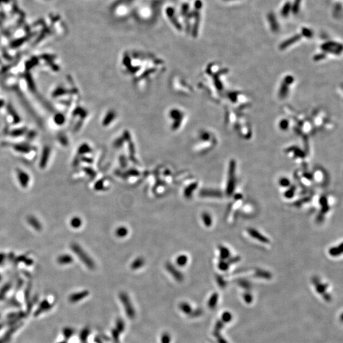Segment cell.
I'll use <instances>...</instances> for the list:
<instances>
[{"label": "cell", "mask_w": 343, "mask_h": 343, "mask_svg": "<svg viewBox=\"0 0 343 343\" xmlns=\"http://www.w3.org/2000/svg\"><path fill=\"white\" fill-rule=\"evenodd\" d=\"M166 268L170 273L173 276L174 278L176 279L178 281H181L183 280V275L182 272L179 271L176 268H175L172 263L167 262L166 264Z\"/></svg>", "instance_id": "ba28073f"}, {"label": "cell", "mask_w": 343, "mask_h": 343, "mask_svg": "<svg viewBox=\"0 0 343 343\" xmlns=\"http://www.w3.org/2000/svg\"><path fill=\"white\" fill-rule=\"evenodd\" d=\"M296 191V188L295 186H292L289 189H288L284 193V196L286 198L291 199L294 197Z\"/></svg>", "instance_id": "cb8c5ba5"}, {"label": "cell", "mask_w": 343, "mask_h": 343, "mask_svg": "<svg viewBox=\"0 0 343 343\" xmlns=\"http://www.w3.org/2000/svg\"><path fill=\"white\" fill-rule=\"evenodd\" d=\"M279 184L283 188H288L291 185V181L287 177H281L279 180Z\"/></svg>", "instance_id": "4316f807"}, {"label": "cell", "mask_w": 343, "mask_h": 343, "mask_svg": "<svg viewBox=\"0 0 343 343\" xmlns=\"http://www.w3.org/2000/svg\"><path fill=\"white\" fill-rule=\"evenodd\" d=\"M95 189L100 191L104 188V181L102 180H100L97 182L95 184Z\"/></svg>", "instance_id": "f1b7e54d"}, {"label": "cell", "mask_w": 343, "mask_h": 343, "mask_svg": "<svg viewBox=\"0 0 343 343\" xmlns=\"http://www.w3.org/2000/svg\"><path fill=\"white\" fill-rule=\"evenodd\" d=\"M322 48L323 50L326 51H336L337 52L340 50H342V45L339 43L330 41L324 43L323 45H322Z\"/></svg>", "instance_id": "9c48e42d"}, {"label": "cell", "mask_w": 343, "mask_h": 343, "mask_svg": "<svg viewBox=\"0 0 343 343\" xmlns=\"http://www.w3.org/2000/svg\"><path fill=\"white\" fill-rule=\"evenodd\" d=\"M235 170H236V162L234 160H232L230 162L229 165V170H228V179L226 186V194L227 196H231L233 195L235 189L236 184V177H235Z\"/></svg>", "instance_id": "7a4b0ae2"}, {"label": "cell", "mask_w": 343, "mask_h": 343, "mask_svg": "<svg viewBox=\"0 0 343 343\" xmlns=\"http://www.w3.org/2000/svg\"><path fill=\"white\" fill-rule=\"evenodd\" d=\"M188 261V257L187 256H186V255L184 254L179 255L176 259L177 265L181 267L186 265Z\"/></svg>", "instance_id": "7402d4cb"}, {"label": "cell", "mask_w": 343, "mask_h": 343, "mask_svg": "<svg viewBox=\"0 0 343 343\" xmlns=\"http://www.w3.org/2000/svg\"><path fill=\"white\" fill-rule=\"evenodd\" d=\"M219 252H220V257L223 261L228 259L230 257V251L227 247H224V246H219Z\"/></svg>", "instance_id": "9a60e30c"}, {"label": "cell", "mask_w": 343, "mask_h": 343, "mask_svg": "<svg viewBox=\"0 0 343 343\" xmlns=\"http://www.w3.org/2000/svg\"><path fill=\"white\" fill-rule=\"evenodd\" d=\"M71 227L74 229L80 228L82 225V220L80 217H74L71 219V222H70Z\"/></svg>", "instance_id": "603a6c76"}, {"label": "cell", "mask_w": 343, "mask_h": 343, "mask_svg": "<svg viewBox=\"0 0 343 343\" xmlns=\"http://www.w3.org/2000/svg\"><path fill=\"white\" fill-rule=\"evenodd\" d=\"M17 177H18L19 182L21 186L24 188H27L30 181L29 175H28L24 171L19 170L17 172Z\"/></svg>", "instance_id": "30bf717a"}, {"label": "cell", "mask_w": 343, "mask_h": 343, "mask_svg": "<svg viewBox=\"0 0 343 343\" xmlns=\"http://www.w3.org/2000/svg\"><path fill=\"white\" fill-rule=\"evenodd\" d=\"M199 195L201 197L206 198H221L223 196L221 191L214 189H203L200 190Z\"/></svg>", "instance_id": "3957f363"}, {"label": "cell", "mask_w": 343, "mask_h": 343, "mask_svg": "<svg viewBox=\"0 0 343 343\" xmlns=\"http://www.w3.org/2000/svg\"><path fill=\"white\" fill-rule=\"evenodd\" d=\"M342 253V243H341L339 245L336 247H332L329 250V253L332 257H337Z\"/></svg>", "instance_id": "5bb4252c"}, {"label": "cell", "mask_w": 343, "mask_h": 343, "mask_svg": "<svg viewBox=\"0 0 343 343\" xmlns=\"http://www.w3.org/2000/svg\"><path fill=\"white\" fill-rule=\"evenodd\" d=\"M302 0H294L293 3H292V10L291 13L296 15L299 13L301 9V5Z\"/></svg>", "instance_id": "ffe728a7"}, {"label": "cell", "mask_w": 343, "mask_h": 343, "mask_svg": "<svg viewBox=\"0 0 343 343\" xmlns=\"http://www.w3.org/2000/svg\"><path fill=\"white\" fill-rule=\"evenodd\" d=\"M144 263L145 261L143 257H137L133 261L132 263H131V268L132 269H138L140 268H142L144 266Z\"/></svg>", "instance_id": "e0dca14e"}, {"label": "cell", "mask_w": 343, "mask_h": 343, "mask_svg": "<svg viewBox=\"0 0 343 343\" xmlns=\"http://www.w3.org/2000/svg\"><path fill=\"white\" fill-rule=\"evenodd\" d=\"M85 294H86L85 292H80V293L73 294L72 295H71V296L69 297V301L71 302H75V301H78V299H80L82 297H83V295H85Z\"/></svg>", "instance_id": "d4e9b609"}, {"label": "cell", "mask_w": 343, "mask_h": 343, "mask_svg": "<svg viewBox=\"0 0 343 343\" xmlns=\"http://www.w3.org/2000/svg\"><path fill=\"white\" fill-rule=\"evenodd\" d=\"M301 38H302L301 34H295V35H294L293 36L291 37L290 38L286 40L285 41H284V42L281 43L280 46V48L281 50H285L287 48L289 47L290 46L294 45L295 43L299 41L301 39Z\"/></svg>", "instance_id": "52a82bcc"}, {"label": "cell", "mask_w": 343, "mask_h": 343, "mask_svg": "<svg viewBox=\"0 0 343 343\" xmlns=\"http://www.w3.org/2000/svg\"><path fill=\"white\" fill-rule=\"evenodd\" d=\"M201 218H202V221H203V223L204 224V225L207 227H209L212 224V216H211L207 212H204L201 215Z\"/></svg>", "instance_id": "d6986e66"}, {"label": "cell", "mask_w": 343, "mask_h": 343, "mask_svg": "<svg viewBox=\"0 0 343 343\" xmlns=\"http://www.w3.org/2000/svg\"><path fill=\"white\" fill-rule=\"evenodd\" d=\"M28 221L29 224L36 230L40 231L41 230V224L36 218L31 216L28 217Z\"/></svg>", "instance_id": "2e32d148"}, {"label": "cell", "mask_w": 343, "mask_h": 343, "mask_svg": "<svg viewBox=\"0 0 343 343\" xmlns=\"http://www.w3.org/2000/svg\"><path fill=\"white\" fill-rule=\"evenodd\" d=\"M224 1H227V2H229V1H235V0H224Z\"/></svg>", "instance_id": "1f68e13d"}, {"label": "cell", "mask_w": 343, "mask_h": 343, "mask_svg": "<svg viewBox=\"0 0 343 343\" xmlns=\"http://www.w3.org/2000/svg\"><path fill=\"white\" fill-rule=\"evenodd\" d=\"M4 257H5L4 254H3V253H0V262H2V261L3 260Z\"/></svg>", "instance_id": "4dcf8cb0"}, {"label": "cell", "mask_w": 343, "mask_h": 343, "mask_svg": "<svg viewBox=\"0 0 343 343\" xmlns=\"http://www.w3.org/2000/svg\"><path fill=\"white\" fill-rule=\"evenodd\" d=\"M54 306V303H50L47 299H44L41 303V304L38 307V308L36 311H35L34 313L35 316H40L41 314L49 311L51 308H52V307Z\"/></svg>", "instance_id": "277c9868"}, {"label": "cell", "mask_w": 343, "mask_h": 343, "mask_svg": "<svg viewBox=\"0 0 343 343\" xmlns=\"http://www.w3.org/2000/svg\"><path fill=\"white\" fill-rule=\"evenodd\" d=\"M267 17L271 30L274 32H278L280 29V25L275 14L272 12H270L268 13Z\"/></svg>", "instance_id": "8992f818"}, {"label": "cell", "mask_w": 343, "mask_h": 343, "mask_svg": "<svg viewBox=\"0 0 343 343\" xmlns=\"http://www.w3.org/2000/svg\"><path fill=\"white\" fill-rule=\"evenodd\" d=\"M247 232L252 238L259 241L261 243H269V240L268 238H266L265 236H264L262 234H261L260 232H259L256 230H255L253 228H249L247 230Z\"/></svg>", "instance_id": "5b68a950"}, {"label": "cell", "mask_w": 343, "mask_h": 343, "mask_svg": "<svg viewBox=\"0 0 343 343\" xmlns=\"http://www.w3.org/2000/svg\"><path fill=\"white\" fill-rule=\"evenodd\" d=\"M73 261V258L71 255L63 254L59 256L57 258V262L61 265H66L71 264Z\"/></svg>", "instance_id": "7c38bea8"}, {"label": "cell", "mask_w": 343, "mask_h": 343, "mask_svg": "<svg viewBox=\"0 0 343 343\" xmlns=\"http://www.w3.org/2000/svg\"><path fill=\"white\" fill-rule=\"evenodd\" d=\"M240 260V257H232V258H231V259H229V260L227 261V262H228L229 264H231V263L233 264V263H235V262H238Z\"/></svg>", "instance_id": "f546056e"}, {"label": "cell", "mask_w": 343, "mask_h": 343, "mask_svg": "<svg viewBox=\"0 0 343 343\" xmlns=\"http://www.w3.org/2000/svg\"><path fill=\"white\" fill-rule=\"evenodd\" d=\"M115 233H116V235L117 236V237H118V238H125V237L128 233V230L126 227L121 226V227H119L116 229Z\"/></svg>", "instance_id": "44dd1931"}, {"label": "cell", "mask_w": 343, "mask_h": 343, "mask_svg": "<svg viewBox=\"0 0 343 343\" xmlns=\"http://www.w3.org/2000/svg\"><path fill=\"white\" fill-rule=\"evenodd\" d=\"M71 249L75 253L78 257L82 261L83 264H85L88 268L90 269H93L95 268V262L80 245L76 243H73L71 245Z\"/></svg>", "instance_id": "6da1fadb"}, {"label": "cell", "mask_w": 343, "mask_h": 343, "mask_svg": "<svg viewBox=\"0 0 343 343\" xmlns=\"http://www.w3.org/2000/svg\"><path fill=\"white\" fill-rule=\"evenodd\" d=\"M229 265H230V264L227 262V261L226 262V261L222 260L221 261L219 262V265H218V267H219V269H221L222 271H227L229 269V266H229Z\"/></svg>", "instance_id": "83f0119b"}, {"label": "cell", "mask_w": 343, "mask_h": 343, "mask_svg": "<svg viewBox=\"0 0 343 343\" xmlns=\"http://www.w3.org/2000/svg\"><path fill=\"white\" fill-rule=\"evenodd\" d=\"M301 33H302V36L307 38H310L313 36V32L311 29H309V28H303L301 29Z\"/></svg>", "instance_id": "484cf974"}, {"label": "cell", "mask_w": 343, "mask_h": 343, "mask_svg": "<svg viewBox=\"0 0 343 343\" xmlns=\"http://www.w3.org/2000/svg\"><path fill=\"white\" fill-rule=\"evenodd\" d=\"M292 10V3L290 2H287L281 8L280 10V15L284 18H287V17L291 13Z\"/></svg>", "instance_id": "4fadbf2b"}, {"label": "cell", "mask_w": 343, "mask_h": 343, "mask_svg": "<svg viewBox=\"0 0 343 343\" xmlns=\"http://www.w3.org/2000/svg\"><path fill=\"white\" fill-rule=\"evenodd\" d=\"M198 188V183L197 182H192L189 186H188L184 191V196L186 198H190L192 197V193L194 192L195 190L196 189Z\"/></svg>", "instance_id": "8fae6325"}, {"label": "cell", "mask_w": 343, "mask_h": 343, "mask_svg": "<svg viewBox=\"0 0 343 343\" xmlns=\"http://www.w3.org/2000/svg\"><path fill=\"white\" fill-rule=\"evenodd\" d=\"M320 204L321 205L322 207V211H321V214H322L323 215L325 213H327L329 209V204H328V201H327V199L325 196H322L320 198Z\"/></svg>", "instance_id": "ac0fdd59"}]
</instances>
